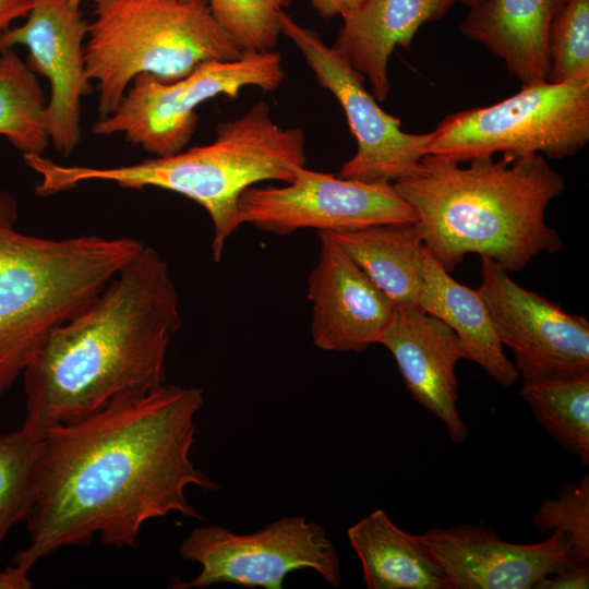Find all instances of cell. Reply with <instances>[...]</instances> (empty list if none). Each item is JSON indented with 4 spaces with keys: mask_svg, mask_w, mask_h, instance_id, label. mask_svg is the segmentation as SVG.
<instances>
[{
    "mask_svg": "<svg viewBox=\"0 0 589 589\" xmlns=\"http://www.w3.org/2000/svg\"><path fill=\"white\" fill-rule=\"evenodd\" d=\"M203 404L202 389L164 383L46 431L25 518L29 542L12 565L28 574L44 557L97 536L107 545L136 548L149 519L202 518L185 489H218L190 458Z\"/></svg>",
    "mask_w": 589,
    "mask_h": 589,
    "instance_id": "6da1fadb",
    "label": "cell"
},
{
    "mask_svg": "<svg viewBox=\"0 0 589 589\" xmlns=\"http://www.w3.org/2000/svg\"><path fill=\"white\" fill-rule=\"evenodd\" d=\"M181 327L168 265L144 245L86 308L50 333L28 363L21 429L39 438L119 396L163 385L167 350Z\"/></svg>",
    "mask_w": 589,
    "mask_h": 589,
    "instance_id": "7a4b0ae2",
    "label": "cell"
},
{
    "mask_svg": "<svg viewBox=\"0 0 589 589\" xmlns=\"http://www.w3.org/2000/svg\"><path fill=\"white\" fill-rule=\"evenodd\" d=\"M467 167L428 154L394 188L417 215L425 250L446 271L468 253L496 262L508 273L524 269L540 252L562 248L545 223L552 200L565 190L563 177L540 154H503L469 160Z\"/></svg>",
    "mask_w": 589,
    "mask_h": 589,
    "instance_id": "3957f363",
    "label": "cell"
},
{
    "mask_svg": "<svg viewBox=\"0 0 589 589\" xmlns=\"http://www.w3.org/2000/svg\"><path fill=\"white\" fill-rule=\"evenodd\" d=\"M301 128H281L271 106L259 100L248 111L217 124L215 140L177 154L117 167L58 164L44 155L25 154L24 164L40 180L38 196L68 191L86 181H110L124 189L158 188L202 206L213 224L212 254L219 262L228 238L241 225V193L261 181L289 182L293 166H305Z\"/></svg>",
    "mask_w": 589,
    "mask_h": 589,
    "instance_id": "277c9868",
    "label": "cell"
},
{
    "mask_svg": "<svg viewBox=\"0 0 589 589\" xmlns=\"http://www.w3.org/2000/svg\"><path fill=\"white\" fill-rule=\"evenodd\" d=\"M0 190V397L50 333L86 308L144 247L133 238L48 239L20 231Z\"/></svg>",
    "mask_w": 589,
    "mask_h": 589,
    "instance_id": "5b68a950",
    "label": "cell"
},
{
    "mask_svg": "<svg viewBox=\"0 0 589 589\" xmlns=\"http://www.w3.org/2000/svg\"><path fill=\"white\" fill-rule=\"evenodd\" d=\"M94 3L84 58L87 76L98 89L99 118L116 109L140 74L173 82L203 62L233 60L242 53L207 0Z\"/></svg>",
    "mask_w": 589,
    "mask_h": 589,
    "instance_id": "8992f818",
    "label": "cell"
},
{
    "mask_svg": "<svg viewBox=\"0 0 589 589\" xmlns=\"http://www.w3.org/2000/svg\"><path fill=\"white\" fill-rule=\"evenodd\" d=\"M432 132L428 154L457 163L496 153L573 156L589 141V77L522 85L496 104L446 116Z\"/></svg>",
    "mask_w": 589,
    "mask_h": 589,
    "instance_id": "52a82bcc",
    "label": "cell"
},
{
    "mask_svg": "<svg viewBox=\"0 0 589 589\" xmlns=\"http://www.w3.org/2000/svg\"><path fill=\"white\" fill-rule=\"evenodd\" d=\"M285 79L276 50L242 52L228 61H207L188 75L164 82L137 75L116 109L92 125L97 135L122 134L157 157L183 151L196 129L200 105L219 95L236 99L242 88L274 92Z\"/></svg>",
    "mask_w": 589,
    "mask_h": 589,
    "instance_id": "ba28073f",
    "label": "cell"
},
{
    "mask_svg": "<svg viewBox=\"0 0 589 589\" xmlns=\"http://www.w3.org/2000/svg\"><path fill=\"white\" fill-rule=\"evenodd\" d=\"M179 554L201 570L189 581L175 578L168 586L173 589L220 584L281 589L291 572L305 568L334 587L341 585L337 549L320 525L303 516H283L242 534L217 525L200 526L181 542Z\"/></svg>",
    "mask_w": 589,
    "mask_h": 589,
    "instance_id": "9c48e42d",
    "label": "cell"
},
{
    "mask_svg": "<svg viewBox=\"0 0 589 589\" xmlns=\"http://www.w3.org/2000/svg\"><path fill=\"white\" fill-rule=\"evenodd\" d=\"M238 212L241 225L278 236L305 228L335 232L417 221L393 183L345 179L305 166H293L284 187L245 189Z\"/></svg>",
    "mask_w": 589,
    "mask_h": 589,
    "instance_id": "30bf717a",
    "label": "cell"
},
{
    "mask_svg": "<svg viewBox=\"0 0 589 589\" xmlns=\"http://www.w3.org/2000/svg\"><path fill=\"white\" fill-rule=\"evenodd\" d=\"M281 35L302 53L318 84L329 91L341 106L350 132L356 139L354 155L345 161L340 178L364 182H389L410 175L428 154L433 132H405L396 117L385 112L364 86V77L335 47L284 10L279 13Z\"/></svg>",
    "mask_w": 589,
    "mask_h": 589,
    "instance_id": "8fae6325",
    "label": "cell"
},
{
    "mask_svg": "<svg viewBox=\"0 0 589 589\" xmlns=\"http://www.w3.org/2000/svg\"><path fill=\"white\" fill-rule=\"evenodd\" d=\"M477 290L501 344L510 349L522 384L589 376V322L527 290L481 256Z\"/></svg>",
    "mask_w": 589,
    "mask_h": 589,
    "instance_id": "7c38bea8",
    "label": "cell"
},
{
    "mask_svg": "<svg viewBox=\"0 0 589 589\" xmlns=\"http://www.w3.org/2000/svg\"><path fill=\"white\" fill-rule=\"evenodd\" d=\"M88 25L68 0H34L26 21L0 33V52L26 47V64L50 83L47 128L50 143L69 156L81 141V100L93 91L84 44Z\"/></svg>",
    "mask_w": 589,
    "mask_h": 589,
    "instance_id": "4fadbf2b",
    "label": "cell"
},
{
    "mask_svg": "<svg viewBox=\"0 0 589 589\" xmlns=\"http://www.w3.org/2000/svg\"><path fill=\"white\" fill-rule=\"evenodd\" d=\"M420 537L441 565L447 589H534L541 579L577 566L560 532L528 544L504 541L482 525L431 528Z\"/></svg>",
    "mask_w": 589,
    "mask_h": 589,
    "instance_id": "5bb4252c",
    "label": "cell"
},
{
    "mask_svg": "<svg viewBox=\"0 0 589 589\" xmlns=\"http://www.w3.org/2000/svg\"><path fill=\"white\" fill-rule=\"evenodd\" d=\"M308 299L312 342L326 351L362 352L378 344L397 306L327 232H320Z\"/></svg>",
    "mask_w": 589,
    "mask_h": 589,
    "instance_id": "9a60e30c",
    "label": "cell"
},
{
    "mask_svg": "<svg viewBox=\"0 0 589 589\" xmlns=\"http://www.w3.org/2000/svg\"><path fill=\"white\" fill-rule=\"evenodd\" d=\"M378 344L394 357L413 399L445 425L454 443H464L468 428L457 408L455 369L466 353L454 330L418 304L399 305Z\"/></svg>",
    "mask_w": 589,
    "mask_h": 589,
    "instance_id": "2e32d148",
    "label": "cell"
},
{
    "mask_svg": "<svg viewBox=\"0 0 589 589\" xmlns=\"http://www.w3.org/2000/svg\"><path fill=\"white\" fill-rule=\"evenodd\" d=\"M565 0H482L469 8L461 35L501 59L522 85L546 82L552 23Z\"/></svg>",
    "mask_w": 589,
    "mask_h": 589,
    "instance_id": "e0dca14e",
    "label": "cell"
},
{
    "mask_svg": "<svg viewBox=\"0 0 589 589\" xmlns=\"http://www.w3.org/2000/svg\"><path fill=\"white\" fill-rule=\"evenodd\" d=\"M446 0H364L349 10L333 47L370 83L378 103L389 94L388 60L409 49L419 28L447 13Z\"/></svg>",
    "mask_w": 589,
    "mask_h": 589,
    "instance_id": "ac0fdd59",
    "label": "cell"
},
{
    "mask_svg": "<svg viewBox=\"0 0 589 589\" xmlns=\"http://www.w3.org/2000/svg\"><path fill=\"white\" fill-rule=\"evenodd\" d=\"M423 267L418 305L454 330L466 359L479 364L502 386H514L519 373L506 357L490 312L477 290L450 277L425 248Z\"/></svg>",
    "mask_w": 589,
    "mask_h": 589,
    "instance_id": "d6986e66",
    "label": "cell"
},
{
    "mask_svg": "<svg viewBox=\"0 0 589 589\" xmlns=\"http://www.w3.org/2000/svg\"><path fill=\"white\" fill-rule=\"evenodd\" d=\"M369 589H447L445 574L420 534L377 508L347 529Z\"/></svg>",
    "mask_w": 589,
    "mask_h": 589,
    "instance_id": "ffe728a7",
    "label": "cell"
},
{
    "mask_svg": "<svg viewBox=\"0 0 589 589\" xmlns=\"http://www.w3.org/2000/svg\"><path fill=\"white\" fill-rule=\"evenodd\" d=\"M327 233L397 306L418 304L424 245L414 223Z\"/></svg>",
    "mask_w": 589,
    "mask_h": 589,
    "instance_id": "44dd1931",
    "label": "cell"
},
{
    "mask_svg": "<svg viewBox=\"0 0 589 589\" xmlns=\"http://www.w3.org/2000/svg\"><path fill=\"white\" fill-rule=\"evenodd\" d=\"M47 98L36 74L13 50L0 52V136L23 154L44 155L50 143Z\"/></svg>",
    "mask_w": 589,
    "mask_h": 589,
    "instance_id": "7402d4cb",
    "label": "cell"
},
{
    "mask_svg": "<svg viewBox=\"0 0 589 589\" xmlns=\"http://www.w3.org/2000/svg\"><path fill=\"white\" fill-rule=\"evenodd\" d=\"M534 420L562 447L589 465V376L522 384Z\"/></svg>",
    "mask_w": 589,
    "mask_h": 589,
    "instance_id": "603a6c76",
    "label": "cell"
},
{
    "mask_svg": "<svg viewBox=\"0 0 589 589\" xmlns=\"http://www.w3.org/2000/svg\"><path fill=\"white\" fill-rule=\"evenodd\" d=\"M39 438L21 428L0 434V545L25 520L33 501V474ZM32 580L12 566L0 569V589H28Z\"/></svg>",
    "mask_w": 589,
    "mask_h": 589,
    "instance_id": "cb8c5ba5",
    "label": "cell"
},
{
    "mask_svg": "<svg viewBox=\"0 0 589 589\" xmlns=\"http://www.w3.org/2000/svg\"><path fill=\"white\" fill-rule=\"evenodd\" d=\"M212 14L241 52L275 50L279 13L290 0H207Z\"/></svg>",
    "mask_w": 589,
    "mask_h": 589,
    "instance_id": "d4e9b609",
    "label": "cell"
},
{
    "mask_svg": "<svg viewBox=\"0 0 589 589\" xmlns=\"http://www.w3.org/2000/svg\"><path fill=\"white\" fill-rule=\"evenodd\" d=\"M539 533H562L576 565H589V476L566 483L555 497L541 502L532 515Z\"/></svg>",
    "mask_w": 589,
    "mask_h": 589,
    "instance_id": "484cf974",
    "label": "cell"
},
{
    "mask_svg": "<svg viewBox=\"0 0 589 589\" xmlns=\"http://www.w3.org/2000/svg\"><path fill=\"white\" fill-rule=\"evenodd\" d=\"M548 82L589 77V0H565L549 38Z\"/></svg>",
    "mask_w": 589,
    "mask_h": 589,
    "instance_id": "4316f807",
    "label": "cell"
},
{
    "mask_svg": "<svg viewBox=\"0 0 589 589\" xmlns=\"http://www.w3.org/2000/svg\"><path fill=\"white\" fill-rule=\"evenodd\" d=\"M589 565H577L541 579L534 589H587Z\"/></svg>",
    "mask_w": 589,
    "mask_h": 589,
    "instance_id": "83f0119b",
    "label": "cell"
},
{
    "mask_svg": "<svg viewBox=\"0 0 589 589\" xmlns=\"http://www.w3.org/2000/svg\"><path fill=\"white\" fill-rule=\"evenodd\" d=\"M34 0H0V33L11 27L13 21L26 17Z\"/></svg>",
    "mask_w": 589,
    "mask_h": 589,
    "instance_id": "f1b7e54d",
    "label": "cell"
},
{
    "mask_svg": "<svg viewBox=\"0 0 589 589\" xmlns=\"http://www.w3.org/2000/svg\"><path fill=\"white\" fill-rule=\"evenodd\" d=\"M324 17L344 16L350 10V0H309Z\"/></svg>",
    "mask_w": 589,
    "mask_h": 589,
    "instance_id": "f546056e",
    "label": "cell"
},
{
    "mask_svg": "<svg viewBox=\"0 0 589 589\" xmlns=\"http://www.w3.org/2000/svg\"><path fill=\"white\" fill-rule=\"evenodd\" d=\"M481 1L482 0H446V7L449 10L453 7V4L459 2V3H462V4L471 8V7L480 3Z\"/></svg>",
    "mask_w": 589,
    "mask_h": 589,
    "instance_id": "4dcf8cb0",
    "label": "cell"
},
{
    "mask_svg": "<svg viewBox=\"0 0 589 589\" xmlns=\"http://www.w3.org/2000/svg\"><path fill=\"white\" fill-rule=\"evenodd\" d=\"M364 0H350V10L360 5Z\"/></svg>",
    "mask_w": 589,
    "mask_h": 589,
    "instance_id": "1f68e13d",
    "label": "cell"
},
{
    "mask_svg": "<svg viewBox=\"0 0 589 589\" xmlns=\"http://www.w3.org/2000/svg\"><path fill=\"white\" fill-rule=\"evenodd\" d=\"M68 2H69L70 5H72L74 8H80L83 0H68Z\"/></svg>",
    "mask_w": 589,
    "mask_h": 589,
    "instance_id": "d6a6232c",
    "label": "cell"
}]
</instances>
